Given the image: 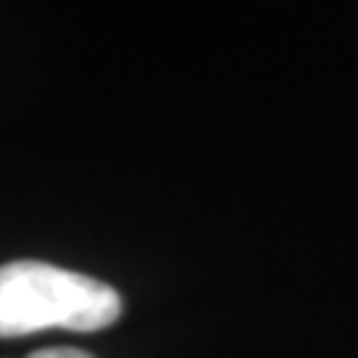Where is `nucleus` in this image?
I'll list each match as a JSON object with an SVG mask.
<instances>
[{"label": "nucleus", "mask_w": 358, "mask_h": 358, "mask_svg": "<svg viewBox=\"0 0 358 358\" xmlns=\"http://www.w3.org/2000/svg\"><path fill=\"white\" fill-rule=\"evenodd\" d=\"M120 310L117 289L90 275L39 260L0 266V338L45 329L99 331L117 322Z\"/></svg>", "instance_id": "nucleus-1"}, {"label": "nucleus", "mask_w": 358, "mask_h": 358, "mask_svg": "<svg viewBox=\"0 0 358 358\" xmlns=\"http://www.w3.org/2000/svg\"><path fill=\"white\" fill-rule=\"evenodd\" d=\"M27 358H93V355H87L84 350H75V346H48V350L30 352Z\"/></svg>", "instance_id": "nucleus-2"}]
</instances>
